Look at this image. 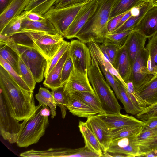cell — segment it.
I'll use <instances>...</instances> for the list:
<instances>
[{
    "mask_svg": "<svg viewBox=\"0 0 157 157\" xmlns=\"http://www.w3.org/2000/svg\"><path fill=\"white\" fill-rule=\"evenodd\" d=\"M1 92L12 116L19 121H23L33 112L36 107L33 91L21 87L0 65Z\"/></svg>",
    "mask_w": 157,
    "mask_h": 157,
    "instance_id": "cell-1",
    "label": "cell"
},
{
    "mask_svg": "<svg viewBox=\"0 0 157 157\" xmlns=\"http://www.w3.org/2000/svg\"><path fill=\"white\" fill-rule=\"evenodd\" d=\"M90 53L91 63L87 74L89 82L105 113H120L122 108L110 86L106 81L97 61L94 55Z\"/></svg>",
    "mask_w": 157,
    "mask_h": 157,
    "instance_id": "cell-2",
    "label": "cell"
},
{
    "mask_svg": "<svg viewBox=\"0 0 157 157\" xmlns=\"http://www.w3.org/2000/svg\"><path fill=\"white\" fill-rule=\"evenodd\" d=\"M40 104L36 106L33 112L21 124L16 142L20 147H26L37 143L44 134L49 124L48 110Z\"/></svg>",
    "mask_w": 157,
    "mask_h": 157,
    "instance_id": "cell-3",
    "label": "cell"
},
{
    "mask_svg": "<svg viewBox=\"0 0 157 157\" xmlns=\"http://www.w3.org/2000/svg\"><path fill=\"white\" fill-rule=\"evenodd\" d=\"M24 32V46L36 49L47 59L48 65L63 43V37L59 33L27 31Z\"/></svg>",
    "mask_w": 157,
    "mask_h": 157,
    "instance_id": "cell-4",
    "label": "cell"
},
{
    "mask_svg": "<svg viewBox=\"0 0 157 157\" xmlns=\"http://www.w3.org/2000/svg\"><path fill=\"white\" fill-rule=\"evenodd\" d=\"M9 46L19 55L31 71L36 82H41L44 77L48 65L47 59L34 48L20 45L11 39L3 43Z\"/></svg>",
    "mask_w": 157,
    "mask_h": 157,
    "instance_id": "cell-5",
    "label": "cell"
},
{
    "mask_svg": "<svg viewBox=\"0 0 157 157\" xmlns=\"http://www.w3.org/2000/svg\"><path fill=\"white\" fill-rule=\"evenodd\" d=\"M84 4L59 8L52 7L42 16L48 20L63 37Z\"/></svg>",
    "mask_w": 157,
    "mask_h": 157,
    "instance_id": "cell-6",
    "label": "cell"
},
{
    "mask_svg": "<svg viewBox=\"0 0 157 157\" xmlns=\"http://www.w3.org/2000/svg\"><path fill=\"white\" fill-rule=\"evenodd\" d=\"M10 115L1 94L0 95V131L5 140L16 143L21 123Z\"/></svg>",
    "mask_w": 157,
    "mask_h": 157,
    "instance_id": "cell-7",
    "label": "cell"
},
{
    "mask_svg": "<svg viewBox=\"0 0 157 157\" xmlns=\"http://www.w3.org/2000/svg\"><path fill=\"white\" fill-rule=\"evenodd\" d=\"M70 42L69 55L72 60L74 69L87 73L91 63V57L88 46L78 39L72 40Z\"/></svg>",
    "mask_w": 157,
    "mask_h": 157,
    "instance_id": "cell-8",
    "label": "cell"
},
{
    "mask_svg": "<svg viewBox=\"0 0 157 157\" xmlns=\"http://www.w3.org/2000/svg\"><path fill=\"white\" fill-rule=\"evenodd\" d=\"M153 76L148 70V56L145 48L139 52L132 66L129 81L136 90Z\"/></svg>",
    "mask_w": 157,
    "mask_h": 157,
    "instance_id": "cell-9",
    "label": "cell"
},
{
    "mask_svg": "<svg viewBox=\"0 0 157 157\" xmlns=\"http://www.w3.org/2000/svg\"><path fill=\"white\" fill-rule=\"evenodd\" d=\"M98 0H91L84 3L73 21L67 29L63 37L67 39L75 36L95 10Z\"/></svg>",
    "mask_w": 157,
    "mask_h": 157,
    "instance_id": "cell-10",
    "label": "cell"
},
{
    "mask_svg": "<svg viewBox=\"0 0 157 157\" xmlns=\"http://www.w3.org/2000/svg\"><path fill=\"white\" fill-rule=\"evenodd\" d=\"M116 0H98L94 12L75 38L82 41L101 18L110 15Z\"/></svg>",
    "mask_w": 157,
    "mask_h": 157,
    "instance_id": "cell-11",
    "label": "cell"
},
{
    "mask_svg": "<svg viewBox=\"0 0 157 157\" xmlns=\"http://www.w3.org/2000/svg\"><path fill=\"white\" fill-rule=\"evenodd\" d=\"M86 122L98 140L103 153L106 152L112 141L111 129L97 115L88 117Z\"/></svg>",
    "mask_w": 157,
    "mask_h": 157,
    "instance_id": "cell-12",
    "label": "cell"
},
{
    "mask_svg": "<svg viewBox=\"0 0 157 157\" xmlns=\"http://www.w3.org/2000/svg\"><path fill=\"white\" fill-rule=\"evenodd\" d=\"M64 91L67 95L77 91H87L95 94L87 73H82L74 69L64 84Z\"/></svg>",
    "mask_w": 157,
    "mask_h": 157,
    "instance_id": "cell-13",
    "label": "cell"
},
{
    "mask_svg": "<svg viewBox=\"0 0 157 157\" xmlns=\"http://www.w3.org/2000/svg\"><path fill=\"white\" fill-rule=\"evenodd\" d=\"M137 136H129L112 141L107 151L122 154L126 157H140L139 146L136 143Z\"/></svg>",
    "mask_w": 157,
    "mask_h": 157,
    "instance_id": "cell-14",
    "label": "cell"
},
{
    "mask_svg": "<svg viewBox=\"0 0 157 157\" xmlns=\"http://www.w3.org/2000/svg\"><path fill=\"white\" fill-rule=\"evenodd\" d=\"M97 116L102 120L111 129L124 126L132 125H143L145 121H142L132 116L116 114L99 113Z\"/></svg>",
    "mask_w": 157,
    "mask_h": 157,
    "instance_id": "cell-15",
    "label": "cell"
},
{
    "mask_svg": "<svg viewBox=\"0 0 157 157\" xmlns=\"http://www.w3.org/2000/svg\"><path fill=\"white\" fill-rule=\"evenodd\" d=\"M135 29L147 38L157 33V7L153 6L146 13Z\"/></svg>",
    "mask_w": 157,
    "mask_h": 157,
    "instance_id": "cell-16",
    "label": "cell"
},
{
    "mask_svg": "<svg viewBox=\"0 0 157 157\" xmlns=\"http://www.w3.org/2000/svg\"><path fill=\"white\" fill-rule=\"evenodd\" d=\"M30 0H13L6 9L0 14V32L14 17L25 10Z\"/></svg>",
    "mask_w": 157,
    "mask_h": 157,
    "instance_id": "cell-17",
    "label": "cell"
},
{
    "mask_svg": "<svg viewBox=\"0 0 157 157\" xmlns=\"http://www.w3.org/2000/svg\"><path fill=\"white\" fill-rule=\"evenodd\" d=\"M147 39L137 31L128 36L125 45L131 66L139 52L145 48Z\"/></svg>",
    "mask_w": 157,
    "mask_h": 157,
    "instance_id": "cell-18",
    "label": "cell"
},
{
    "mask_svg": "<svg viewBox=\"0 0 157 157\" xmlns=\"http://www.w3.org/2000/svg\"><path fill=\"white\" fill-rule=\"evenodd\" d=\"M113 66L126 83L129 81L132 66L125 44L119 49Z\"/></svg>",
    "mask_w": 157,
    "mask_h": 157,
    "instance_id": "cell-19",
    "label": "cell"
},
{
    "mask_svg": "<svg viewBox=\"0 0 157 157\" xmlns=\"http://www.w3.org/2000/svg\"><path fill=\"white\" fill-rule=\"evenodd\" d=\"M69 48L45 78L43 83L45 86L52 90L64 85L61 81V72L64 64L69 56Z\"/></svg>",
    "mask_w": 157,
    "mask_h": 157,
    "instance_id": "cell-20",
    "label": "cell"
},
{
    "mask_svg": "<svg viewBox=\"0 0 157 157\" xmlns=\"http://www.w3.org/2000/svg\"><path fill=\"white\" fill-rule=\"evenodd\" d=\"M138 94L146 103L147 106L157 103V75L137 90Z\"/></svg>",
    "mask_w": 157,
    "mask_h": 157,
    "instance_id": "cell-21",
    "label": "cell"
},
{
    "mask_svg": "<svg viewBox=\"0 0 157 157\" xmlns=\"http://www.w3.org/2000/svg\"><path fill=\"white\" fill-rule=\"evenodd\" d=\"M152 7L149 0H143L139 6V12L138 14L132 15L120 27L108 33L114 34L134 29L147 11Z\"/></svg>",
    "mask_w": 157,
    "mask_h": 157,
    "instance_id": "cell-22",
    "label": "cell"
},
{
    "mask_svg": "<svg viewBox=\"0 0 157 157\" xmlns=\"http://www.w3.org/2000/svg\"><path fill=\"white\" fill-rule=\"evenodd\" d=\"M67 108L73 115L80 117L88 118L98 113L86 104L70 95Z\"/></svg>",
    "mask_w": 157,
    "mask_h": 157,
    "instance_id": "cell-23",
    "label": "cell"
},
{
    "mask_svg": "<svg viewBox=\"0 0 157 157\" xmlns=\"http://www.w3.org/2000/svg\"><path fill=\"white\" fill-rule=\"evenodd\" d=\"M78 127L84 139L85 146L102 157L103 151L98 140L86 122L79 121Z\"/></svg>",
    "mask_w": 157,
    "mask_h": 157,
    "instance_id": "cell-24",
    "label": "cell"
},
{
    "mask_svg": "<svg viewBox=\"0 0 157 157\" xmlns=\"http://www.w3.org/2000/svg\"><path fill=\"white\" fill-rule=\"evenodd\" d=\"M21 29V32L35 31L52 34L58 33L53 24L48 19L43 21H33L25 17L22 21Z\"/></svg>",
    "mask_w": 157,
    "mask_h": 157,
    "instance_id": "cell-25",
    "label": "cell"
},
{
    "mask_svg": "<svg viewBox=\"0 0 157 157\" xmlns=\"http://www.w3.org/2000/svg\"><path fill=\"white\" fill-rule=\"evenodd\" d=\"M145 48L148 56V67L150 73L157 75V33L149 38Z\"/></svg>",
    "mask_w": 157,
    "mask_h": 157,
    "instance_id": "cell-26",
    "label": "cell"
},
{
    "mask_svg": "<svg viewBox=\"0 0 157 157\" xmlns=\"http://www.w3.org/2000/svg\"><path fill=\"white\" fill-rule=\"evenodd\" d=\"M69 148H50L43 151L32 149L21 153L20 156L26 157H68Z\"/></svg>",
    "mask_w": 157,
    "mask_h": 157,
    "instance_id": "cell-27",
    "label": "cell"
},
{
    "mask_svg": "<svg viewBox=\"0 0 157 157\" xmlns=\"http://www.w3.org/2000/svg\"><path fill=\"white\" fill-rule=\"evenodd\" d=\"M143 0H116L110 12L109 20L127 13L139 6Z\"/></svg>",
    "mask_w": 157,
    "mask_h": 157,
    "instance_id": "cell-28",
    "label": "cell"
},
{
    "mask_svg": "<svg viewBox=\"0 0 157 157\" xmlns=\"http://www.w3.org/2000/svg\"><path fill=\"white\" fill-rule=\"evenodd\" d=\"M86 104L98 113H105L96 94L87 91H77L70 94Z\"/></svg>",
    "mask_w": 157,
    "mask_h": 157,
    "instance_id": "cell-29",
    "label": "cell"
},
{
    "mask_svg": "<svg viewBox=\"0 0 157 157\" xmlns=\"http://www.w3.org/2000/svg\"><path fill=\"white\" fill-rule=\"evenodd\" d=\"M30 12L24 10L19 16L13 19L0 32V34L6 36H11L21 32L22 21Z\"/></svg>",
    "mask_w": 157,
    "mask_h": 157,
    "instance_id": "cell-30",
    "label": "cell"
},
{
    "mask_svg": "<svg viewBox=\"0 0 157 157\" xmlns=\"http://www.w3.org/2000/svg\"><path fill=\"white\" fill-rule=\"evenodd\" d=\"M35 98L39 104L50 108L51 118H53L56 115V106L52 92L46 88L40 87Z\"/></svg>",
    "mask_w": 157,
    "mask_h": 157,
    "instance_id": "cell-31",
    "label": "cell"
},
{
    "mask_svg": "<svg viewBox=\"0 0 157 157\" xmlns=\"http://www.w3.org/2000/svg\"><path fill=\"white\" fill-rule=\"evenodd\" d=\"M0 56L20 75L19 67V56L15 51L6 45L0 43Z\"/></svg>",
    "mask_w": 157,
    "mask_h": 157,
    "instance_id": "cell-32",
    "label": "cell"
},
{
    "mask_svg": "<svg viewBox=\"0 0 157 157\" xmlns=\"http://www.w3.org/2000/svg\"><path fill=\"white\" fill-rule=\"evenodd\" d=\"M142 126L132 125L111 129L112 141L129 136H138L141 132Z\"/></svg>",
    "mask_w": 157,
    "mask_h": 157,
    "instance_id": "cell-33",
    "label": "cell"
},
{
    "mask_svg": "<svg viewBox=\"0 0 157 157\" xmlns=\"http://www.w3.org/2000/svg\"><path fill=\"white\" fill-rule=\"evenodd\" d=\"M56 0H30L25 10L43 16L53 6Z\"/></svg>",
    "mask_w": 157,
    "mask_h": 157,
    "instance_id": "cell-34",
    "label": "cell"
},
{
    "mask_svg": "<svg viewBox=\"0 0 157 157\" xmlns=\"http://www.w3.org/2000/svg\"><path fill=\"white\" fill-rule=\"evenodd\" d=\"M64 84L58 88L52 89L54 101L56 106L60 109L63 118H65L67 110V106L68 101L69 95H67L65 91Z\"/></svg>",
    "mask_w": 157,
    "mask_h": 157,
    "instance_id": "cell-35",
    "label": "cell"
},
{
    "mask_svg": "<svg viewBox=\"0 0 157 157\" xmlns=\"http://www.w3.org/2000/svg\"><path fill=\"white\" fill-rule=\"evenodd\" d=\"M135 31L133 29L114 34L108 33L103 44L114 45L120 49L125 44L128 36Z\"/></svg>",
    "mask_w": 157,
    "mask_h": 157,
    "instance_id": "cell-36",
    "label": "cell"
},
{
    "mask_svg": "<svg viewBox=\"0 0 157 157\" xmlns=\"http://www.w3.org/2000/svg\"><path fill=\"white\" fill-rule=\"evenodd\" d=\"M119 99L123 104L125 110L128 113L136 115L140 112L133 104L127 92L126 89L120 82L119 86Z\"/></svg>",
    "mask_w": 157,
    "mask_h": 157,
    "instance_id": "cell-37",
    "label": "cell"
},
{
    "mask_svg": "<svg viewBox=\"0 0 157 157\" xmlns=\"http://www.w3.org/2000/svg\"><path fill=\"white\" fill-rule=\"evenodd\" d=\"M127 93L133 104L140 112L147 106L146 103L135 89L132 82L129 81L126 83Z\"/></svg>",
    "mask_w": 157,
    "mask_h": 157,
    "instance_id": "cell-38",
    "label": "cell"
},
{
    "mask_svg": "<svg viewBox=\"0 0 157 157\" xmlns=\"http://www.w3.org/2000/svg\"><path fill=\"white\" fill-rule=\"evenodd\" d=\"M19 67L20 76L32 90H33L36 83L31 71L19 57Z\"/></svg>",
    "mask_w": 157,
    "mask_h": 157,
    "instance_id": "cell-39",
    "label": "cell"
},
{
    "mask_svg": "<svg viewBox=\"0 0 157 157\" xmlns=\"http://www.w3.org/2000/svg\"><path fill=\"white\" fill-rule=\"evenodd\" d=\"M70 44V42L64 41L62 45L48 64L44 74L45 78L56 65L65 52L69 48Z\"/></svg>",
    "mask_w": 157,
    "mask_h": 157,
    "instance_id": "cell-40",
    "label": "cell"
},
{
    "mask_svg": "<svg viewBox=\"0 0 157 157\" xmlns=\"http://www.w3.org/2000/svg\"><path fill=\"white\" fill-rule=\"evenodd\" d=\"M0 64L21 87L27 91H32L16 71L1 56H0Z\"/></svg>",
    "mask_w": 157,
    "mask_h": 157,
    "instance_id": "cell-41",
    "label": "cell"
},
{
    "mask_svg": "<svg viewBox=\"0 0 157 157\" xmlns=\"http://www.w3.org/2000/svg\"><path fill=\"white\" fill-rule=\"evenodd\" d=\"M140 151V157L142 154L157 150V135L146 140L137 142Z\"/></svg>",
    "mask_w": 157,
    "mask_h": 157,
    "instance_id": "cell-42",
    "label": "cell"
},
{
    "mask_svg": "<svg viewBox=\"0 0 157 157\" xmlns=\"http://www.w3.org/2000/svg\"><path fill=\"white\" fill-rule=\"evenodd\" d=\"M136 116L137 118L142 121H146L152 117H157V103L147 106Z\"/></svg>",
    "mask_w": 157,
    "mask_h": 157,
    "instance_id": "cell-43",
    "label": "cell"
},
{
    "mask_svg": "<svg viewBox=\"0 0 157 157\" xmlns=\"http://www.w3.org/2000/svg\"><path fill=\"white\" fill-rule=\"evenodd\" d=\"M73 69L72 60L69 55L64 64L62 71L61 81L63 84L64 85L67 81Z\"/></svg>",
    "mask_w": 157,
    "mask_h": 157,
    "instance_id": "cell-44",
    "label": "cell"
},
{
    "mask_svg": "<svg viewBox=\"0 0 157 157\" xmlns=\"http://www.w3.org/2000/svg\"><path fill=\"white\" fill-rule=\"evenodd\" d=\"M104 44L110 61L113 66L115 64L117 53L119 49L114 45L107 44Z\"/></svg>",
    "mask_w": 157,
    "mask_h": 157,
    "instance_id": "cell-45",
    "label": "cell"
},
{
    "mask_svg": "<svg viewBox=\"0 0 157 157\" xmlns=\"http://www.w3.org/2000/svg\"><path fill=\"white\" fill-rule=\"evenodd\" d=\"M157 135V128L141 132L136 137L137 142H139L149 139Z\"/></svg>",
    "mask_w": 157,
    "mask_h": 157,
    "instance_id": "cell-46",
    "label": "cell"
},
{
    "mask_svg": "<svg viewBox=\"0 0 157 157\" xmlns=\"http://www.w3.org/2000/svg\"><path fill=\"white\" fill-rule=\"evenodd\" d=\"M79 0H56L52 7L55 8H59L70 6L77 5Z\"/></svg>",
    "mask_w": 157,
    "mask_h": 157,
    "instance_id": "cell-47",
    "label": "cell"
},
{
    "mask_svg": "<svg viewBox=\"0 0 157 157\" xmlns=\"http://www.w3.org/2000/svg\"><path fill=\"white\" fill-rule=\"evenodd\" d=\"M127 13L116 16L109 21L107 24L108 33L112 32L115 29L121 18Z\"/></svg>",
    "mask_w": 157,
    "mask_h": 157,
    "instance_id": "cell-48",
    "label": "cell"
},
{
    "mask_svg": "<svg viewBox=\"0 0 157 157\" xmlns=\"http://www.w3.org/2000/svg\"><path fill=\"white\" fill-rule=\"evenodd\" d=\"M145 121L141 132L157 128V117L150 118Z\"/></svg>",
    "mask_w": 157,
    "mask_h": 157,
    "instance_id": "cell-49",
    "label": "cell"
},
{
    "mask_svg": "<svg viewBox=\"0 0 157 157\" xmlns=\"http://www.w3.org/2000/svg\"><path fill=\"white\" fill-rule=\"evenodd\" d=\"M29 20L33 21H43L47 20V19L42 15L37 13L30 12L26 17Z\"/></svg>",
    "mask_w": 157,
    "mask_h": 157,
    "instance_id": "cell-50",
    "label": "cell"
},
{
    "mask_svg": "<svg viewBox=\"0 0 157 157\" xmlns=\"http://www.w3.org/2000/svg\"><path fill=\"white\" fill-rule=\"evenodd\" d=\"M132 15L131 10L126 13L121 18L116 28L113 31L122 25Z\"/></svg>",
    "mask_w": 157,
    "mask_h": 157,
    "instance_id": "cell-51",
    "label": "cell"
},
{
    "mask_svg": "<svg viewBox=\"0 0 157 157\" xmlns=\"http://www.w3.org/2000/svg\"><path fill=\"white\" fill-rule=\"evenodd\" d=\"M13 0H0V14L8 6Z\"/></svg>",
    "mask_w": 157,
    "mask_h": 157,
    "instance_id": "cell-52",
    "label": "cell"
},
{
    "mask_svg": "<svg viewBox=\"0 0 157 157\" xmlns=\"http://www.w3.org/2000/svg\"><path fill=\"white\" fill-rule=\"evenodd\" d=\"M141 156L145 157H157V150H154L150 152L142 154Z\"/></svg>",
    "mask_w": 157,
    "mask_h": 157,
    "instance_id": "cell-53",
    "label": "cell"
},
{
    "mask_svg": "<svg viewBox=\"0 0 157 157\" xmlns=\"http://www.w3.org/2000/svg\"><path fill=\"white\" fill-rule=\"evenodd\" d=\"M151 2L152 7H157V0H149Z\"/></svg>",
    "mask_w": 157,
    "mask_h": 157,
    "instance_id": "cell-54",
    "label": "cell"
},
{
    "mask_svg": "<svg viewBox=\"0 0 157 157\" xmlns=\"http://www.w3.org/2000/svg\"><path fill=\"white\" fill-rule=\"evenodd\" d=\"M90 0H80L78 3V4H82Z\"/></svg>",
    "mask_w": 157,
    "mask_h": 157,
    "instance_id": "cell-55",
    "label": "cell"
}]
</instances>
